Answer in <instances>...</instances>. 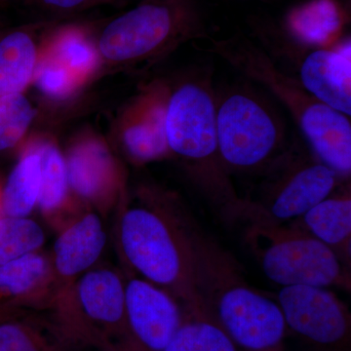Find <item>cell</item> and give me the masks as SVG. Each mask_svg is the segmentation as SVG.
<instances>
[{
	"label": "cell",
	"instance_id": "obj_1",
	"mask_svg": "<svg viewBox=\"0 0 351 351\" xmlns=\"http://www.w3.org/2000/svg\"><path fill=\"white\" fill-rule=\"evenodd\" d=\"M198 226L176 196L154 189H143L119 223L120 250L128 267L191 313H205L196 274Z\"/></svg>",
	"mask_w": 351,
	"mask_h": 351
},
{
	"label": "cell",
	"instance_id": "obj_2",
	"mask_svg": "<svg viewBox=\"0 0 351 351\" xmlns=\"http://www.w3.org/2000/svg\"><path fill=\"white\" fill-rule=\"evenodd\" d=\"M165 130L171 156L181 161L198 193L223 221H241L245 201L219 154L216 87L207 69L189 73L169 91Z\"/></svg>",
	"mask_w": 351,
	"mask_h": 351
},
{
	"label": "cell",
	"instance_id": "obj_3",
	"mask_svg": "<svg viewBox=\"0 0 351 351\" xmlns=\"http://www.w3.org/2000/svg\"><path fill=\"white\" fill-rule=\"evenodd\" d=\"M207 40L208 52L260 85L287 110L314 156L343 180H350V117L313 98L297 78L279 68L265 48L250 38L237 34L223 39L210 36Z\"/></svg>",
	"mask_w": 351,
	"mask_h": 351
},
{
	"label": "cell",
	"instance_id": "obj_4",
	"mask_svg": "<svg viewBox=\"0 0 351 351\" xmlns=\"http://www.w3.org/2000/svg\"><path fill=\"white\" fill-rule=\"evenodd\" d=\"M195 251L205 313L240 351H286L287 325L276 300L252 287L237 260L200 226Z\"/></svg>",
	"mask_w": 351,
	"mask_h": 351
},
{
	"label": "cell",
	"instance_id": "obj_5",
	"mask_svg": "<svg viewBox=\"0 0 351 351\" xmlns=\"http://www.w3.org/2000/svg\"><path fill=\"white\" fill-rule=\"evenodd\" d=\"M270 99L248 80L216 89L219 154L228 175L261 177L292 145L295 136Z\"/></svg>",
	"mask_w": 351,
	"mask_h": 351
},
{
	"label": "cell",
	"instance_id": "obj_6",
	"mask_svg": "<svg viewBox=\"0 0 351 351\" xmlns=\"http://www.w3.org/2000/svg\"><path fill=\"white\" fill-rule=\"evenodd\" d=\"M209 38L198 0H143L104 27L97 49L107 61L137 64Z\"/></svg>",
	"mask_w": 351,
	"mask_h": 351
},
{
	"label": "cell",
	"instance_id": "obj_7",
	"mask_svg": "<svg viewBox=\"0 0 351 351\" xmlns=\"http://www.w3.org/2000/svg\"><path fill=\"white\" fill-rule=\"evenodd\" d=\"M245 241L265 276L280 287L313 286L350 291V267L294 223L248 221Z\"/></svg>",
	"mask_w": 351,
	"mask_h": 351
},
{
	"label": "cell",
	"instance_id": "obj_8",
	"mask_svg": "<svg viewBox=\"0 0 351 351\" xmlns=\"http://www.w3.org/2000/svg\"><path fill=\"white\" fill-rule=\"evenodd\" d=\"M50 309L75 343L101 351H132L125 324V280L117 270H88L55 297Z\"/></svg>",
	"mask_w": 351,
	"mask_h": 351
},
{
	"label": "cell",
	"instance_id": "obj_9",
	"mask_svg": "<svg viewBox=\"0 0 351 351\" xmlns=\"http://www.w3.org/2000/svg\"><path fill=\"white\" fill-rule=\"evenodd\" d=\"M257 195L244 198L242 221L288 223L337 191L343 180L295 137L288 152L265 174Z\"/></svg>",
	"mask_w": 351,
	"mask_h": 351
},
{
	"label": "cell",
	"instance_id": "obj_10",
	"mask_svg": "<svg viewBox=\"0 0 351 351\" xmlns=\"http://www.w3.org/2000/svg\"><path fill=\"white\" fill-rule=\"evenodd\" d=\"M288 332L317 351H350L351 313L328 288L281 287L276 298Z\"/></svg>",
	"mask_w": 351,
	"mask_h": 351
},
{
	"label": "cell",
	"instance_id": "obj_11",
	"mask_svg": "<svg viewBox=\"0 0 351 351\" xmlns=\"http://www.w3.org/2000/svg\"><path fill=\"white\" fill-rule=\"evenodd\" d=\"M186 317L168 291L141 277L125 280V324L132 351H162Z\"/></svg>",
	"mask_w": 351,
	"mask_h": 351
},
{
	"label": "cell",
	"instance_id": "obj_12",
	"mask_svg": "<svg viewBox=\"0 0 351 351\" xmlns=\"http://www.w3.org/2000/svg\"><path fill=\"white\" fill-rule=\"evenodd\" d=\"M106 244L107 233L103 219L95 212H87L71 219L60 230L49 257L56 289L55 297L93 269Z\"/></svg>",
	"mask_w": 351,
	"mask_h": 351
},
{
	"label": "cell",
	"instance_id": "obj_13",
	"mask_svg": "<svg viewBox=\"0 0 351 351\" xmlns=\"http://www.w3.org/2000/svg\"><path fill=\"white\" fill-rule=\"evenodd\" d=\"M302 54L295 77L298 82L316 100L350 117V39Z\"/></svg>",
	"mask_w": 351,
	"mask_h": 351
},
{
	"label": "cell",
	"instance_id": "obj_14",
	"mask_svg": "<svg viewBox=\"0 0 351 351\" xmlns=\"http://www.w3.org/2000/svg\"><path fill=\"white\" fill-rule=\"evenodd\" d=\"M64 157L71 191L99 209H106L114 198L119 178L108 147L99 141H83Z\"/></svg>",
	"mask_w": 351,
	"mask_h": 351
},
{
	"label": "cell",
	"instance_id": "obj_15",
	"mask_svg": "<svg viewBox=\"0 0 351 351\" xmlns=\"http://www.w3.org/2000/svg\"><path fill=\"white\" fill-rule=\"evenodd\" d=\"M55 289L50 258L41 252L0 265V307H51Z\"/></svg>",
	"mask_w": 351,
	"mask_h": 351
},
{
	"label": "cell",
	"instance_id": "obj_16",
	"mask_svg": "<svg viewBox=\"0 0 351 351\" xmlns=\"http://www.w3.org/2000/svg\"><path fill=\"white\" fill-rule=\"evenodd\" d=\"M169 91L164 86L149 90L131 112L122 133L127 156L145 164L171 156L165 130L166 105Z\"/></svg>",
	"mask_w": 351,
	"mask_h": 351
},
{
	"label": "cell",
	"instance_id": "obj_17",
	"mask_svg": "<svg viewBox=\"0 0 351 351\" xmlns=\"http://www.w3.org/2000/svg\"><path fill=\"white\" fill-rule=\"evenodd\" d=\"M348 14L339 0H311L288 13L282 31L297 52L331 47L339 41Z\"/></svg>",
	"mask_w": 351,
	"mask_h": 351
},
{
	"label": "cell",
	"instance_id": "obj_18",
	"mask_svg": "<svg viewBox=\"0 0 351 351\" xmlns=\"http://www.w3.org/2000/svg\"><path fill=\"white\" fill-rule=\"evenodd\" d=\"M291 223L326 245L350 269V181L343 182L331 195Z\"/></svg>",
	"mask_w": 351,
	"mask_h": 351
},
{
	"label": "cell",
	"instance_id": "obj_19",
	"mask_svg": "<svg viewBox=\"0 0 351 351\" xmlns=\"http://www.w3.org/2000/svg\"><path fill=\"white\" fill-rule=\"evenodd\" d=\"M17 313L0 319V351H69L76 345L54 316L48 321Z\"/></svg>",
	"mask_w": 351,
	"mask_h": 351
},
{
	"label": "cell",
	"instance_id": "obj_20",
	"mask_svg": "<svg viewBox=\"0 0 351 351\" xmlns=\"http://www.w3.org/2000/svg\"><path fill=\"white\" fill-rule=\"evenodd\" d=\"M38 64V49L29 32L18 29L0 39V97L22 94Z\"/></svg>",
	"mask_w": 351,
	"mask_h": 351
},
{
	"label": "cell",
	"instance_id": "obj_21",
	"mask_svg": "<svg viewBox=\"0 0 351 351\" xmlns=\"http://www.w3.org/2000/svg\"><path fill=\"white\" fill-rule=\"evenodd\" d=\"M40 157V193L38 207L51 223L61 226L69 189L66 157L50 143L34 145ZM61 230V228H60Z\"/></svg>",
	"mask_w": 351,
	"mask_h": 351
},
{
	"label": "cell",
	"instance_id": "obj_22",
	"mask_svg": "<svg viewBox=\"0 0 351 351\" xmlns=\"http://www.w3.org/2000/svg\"><path fill=\"white\" fill-rule=\"evenodd\" d=\"M40 193V157L36 147L21 156L1 191L2 216L29 217L38 207Z\"/></svg>",
	"mask_w": 351,
	"mask_h": 351
},
{
	"label": "cell",
	"instance_id": "obj_23",
	"mask_svg": "<svg viewBox=\"0 0 351 351\" xmlns=\"http://www.w3.org/2000/svg\"><path fill=\"white\" fill-rule=\"evenodd\" d=\"M162 351H240L206 313L186 311V317Z\"/></svg>",
	"mask_w": 351,
	"mask_h": 351
},
{
	"label": "cell",
	"instance_id": "obj_24",
	"mask_svg": "<svg viewBox=\"0 0 351 351\" xmlns=\"http://www.w3.org/2000/svg\"><path fill=\"white\" fill-rule=\"evenodd\" d=\"M45 243V233L29 217H0V265L38 253Z\"/></svg>",
	"mask_w": 351,
	"mask_h": 351
},
{
	"label": "cell",
	"instance_id": "obj_25",
	"mask_svg": "<svg viewBox=\"0 0 351 351\" xmlns=\"http://www.w3.org/2000/svg\"><path fill=\"white\" fill-rule=\"evenodd\" d=\"M98 49L80 29H63L53 40L50 56L64 66L78 82L86 77L98 62Z\"/></svg>",
	"mask_w": 351,
	"mask_h": 351
},
{
	"label": "cell",
	"instance_id": "obj_26",
	"mask_svg": "<svg viewBox=\"0 0 351 351\" xmlns=\"http://www.w3.org/2000/svg\"><path fill=\"white\" fill-rule=\"evenodd\" d=\"M34 117L36 110L24 94L0 97V152L24 138Z\"/></svg>",
	"mask_w": 351,
	"mask_h": 351
},
{
	"label": "cell",
	"instance_id": "obj_27",
	"mask_svg": "<svg viewBox=\"0 0 351 351\" xmlns=\"http://www.w3.org/2000/svg\"><path fill=\"white\" fill-rule=\"evenodd\" d=\"M34 80L38 89L52 98H63L78 83L68 69L51 56L38 62Z\"/></svg>",
	"mask_w": 351,
	"mask_h": 351
},
{
	"label": "cell",
	"instance_id": "obj_28",
	"mask_svg": "<svg viewBox=\"0 0 351 351\" xmlns=\"http://www.w3.org/2000/svg\"><path fill=\"white\" fill-rule=\"evenodd\" d=\"M38 6L57 13H73L100 4H124L130 0H32Z\"/></svg>",
	"mask_w": 351,
	"mask_h": 351
},
{
	"label": "cell",
	"instance_id": "obj_29",
	"mask_svg": "<svg viewBox=\"0 0 351 351\" xmlns=\"http://www.w3.org/2000/svg\"><path fill=\"white\" fill-rule=\"evenodd\" d=\"M17 309H8L3 308V307H0V319L3 317H6V316L10 315V314H13L17 313Z\"/></svg>",
	"mask_w": 351,
	"mask_h": 351
},
{
	"label": "cell",
	"instance_id": "obj_30",
	"mask_svg": "<svg viewBox=\"0 0 351 351\" xmlns=\"http://www.w3.org/2000/svg\"><path fill=\"white\" fill-rule=\"evenodd\" d=\"M252 1L263 2V3H274V2L279 1V0H252Z\"/></svg>",
	"mask_w": 351,
	"mask_h": 351
},
{
	"label": "cell",
	"instance_id": "obj_31",
	"mask_svg": "<svg viewBox=\"0 0 351 351\" xmlns=\"http://www.w3.org/2000/svg\"><path fill=\"white\" fill-rule=\"evenodd\" d=\"M339 1H341V3H343V5L346 7V8H348V6L350 7V0H339Z\"/></svg>",
	"mask_w": 351,
	"mask_h": 351
},
{
	"label": "cell",
	"instance_id": "obj_32",
	"mask_svg": "<svg viewBox=\"0 0 351 351\" xmlns=\"http://www.w3.org/2000/svg\"><path fill=\"white\" fill-rule=\"evenodd\" d=\"M2 216L1 212V191H0V217Z\"/></svg>",
	"mask_w": 351,
	"mask_h": 351
}]
</instances>
